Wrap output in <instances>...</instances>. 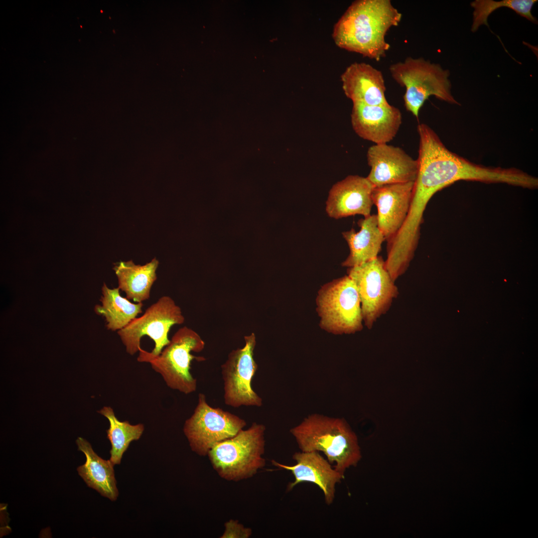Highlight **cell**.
Masks as SVG:
<instances>
[{
	"label": "cell",
	"instance_id": "obj_1",
	"mask_svg": "<svg viewBox=\"0 0 538 538\" xmlns=\"http://www.w3.org/2000/svg\"><path fill=\"white\" fill-rule=\"evenodd\" d=\"M419 135L418 171L405 224L418 229L430 198L437 191L463 180L505 183L528 188L532 177L515 168L486 167L474 163L450 151L435 132L425 124L417 126Z\"/></svg>",
	"mask_w": 538,
	"mask_h": 538
},
{
	"label": "cell",
	"instance_id": "obj_2",
	"mask_svg": "<svg viewBox=\"0 0 538 538\" xmlns=\"http://www.w3.org/2000/svg\"><path fill=\"white\" fill-rule=\"evenodd\" d=\"M402 17L390 0H356L335 24L332 37L340 48L379 61L390 48L388 31Z\"/></svg>",
	"mask_w": 538,
	"mask_h": 538
},
{
	"label": "cell",
	"instance_id": "obj_3",
	"mask_svg": "<svg viewBox=\"0 0 538 538\" xmlns=\"http://www.w3.org/2000/svg\"><path fill=\"white\" fill-rule=\"evenodd\" d=\"M290 432L300 451L323 452L343 475L361 459L357 436L344 418L311 414L292 427Z\"/></svg>",
	"mask_w": 538,
	"mask_h": 538
},
{
	"label": "cell",
	"instance_id": "obj_4",
	"mask_svg": "<svg viewBox=\"0 0 538 538\" xmlns=\"http://www.w3.org/2000/svg\"><path fill=\"white\" fill-rule=\"evenodd\" d=\"M180 307L170 296L164 295L149 306L143 315L118 331L126 352L137 361L158 356L170 342L168 332L174 325L183 323Z\"/></svg>",
	"mask_w": 538,
	"mask_h": 538
},
{
	"label": "cell",
	"instance_id": "obj_5",
	"mask_svg": "<svg viewBox=\"0 0 538 538\" xmlns=\"http://www.w3.org/2000/svg\"><path fill=\"white\" fill-rule=\"evenodd\" d=\"M265 430L264 424L254 422L247 429L212 448L208 455L220 477L240 481L253 476L265 466Z\"/></svg>",
	"mask_w": 538,
	"mask_h": 538
},
{
	"label": "cell",
	"instance_id": "obj_6",
	"mask_svg": "<svg viewBox=\"0 0 538 538\" xmlns=\"http://www.w3.org/2000/svg\"><path fill=\"white\" fill-rule=\"evenodd\" d=\"M389 69L393 78L405 87L403 97L405 107L417 119L421 108L430 96L460 105L451 93L449 70L439 64L422 58L407 57L404 62L392 64Z\"/></svg>",
	"mask_w": 538,
	"mask_h": 538
},
{
	"label": "cell",
	"instance_id": "obj_7",
	"mask_svg": "<svg viewBox=\"0 0 538 538\" xmlns=\"http://www.w3.org/2000/svg\"><path fill=\"white\" fill-rule=\"evenodd\" d=\"M204 346V341L196 332L184 326L175 332L159 355L139 362L149 363L169 388L187 395L197 389V380L190 372L191 362L205 360L191 353L200 352Z\"/></svg>",
	"mask_w": 538,
	"mask_h": 538
},
{
	"label": "cell",
	"instance_id": "obj_8",
	"mask_svg": "<svg viewBox=\"0 0 538 538\" xmlns=\"http://www.w3.org/2000/svg\"><path fill=\"white\" fill-rule=\"evenodd\" d=\"M316 310L320 327L335 335L354 334L363 328L360 299L348 275L324 284L318 291Z\"/></svg>",
	"mask_w": 538,
	"mask_h": 538
},
{
	"label": "cell",
	"instance_id": "obj_9",
	"mask_svg": "<svg viewBox=\"0 0 538 538\" xmlns=\"http://www.w3.org/2000/svg\"><path fill=\"white\" fill-rule=\"evenodd\" d=\"M347 273L356 286L363 321L370 329L377 319L388 311L399 294L398 288L381 256L348 268Z\"/></svg>",
	"mask_w": 538,
	"mask_h": 538
},
{
	"label": "cell",
	"instance_id": "obj_10",
	"mask_svg": "<svg viewBox=\"0 0 538 538\" xmlns=\"http://www.w3.org/2000/svg\"><path fill=\"white\" fill-rule=\"evenodd\" d=\"M246 425L245 420L239 416L209 405L205 396L200 393L193 414L184 423L183 432L192 450L205 456L216 444L234 437Z\"/></svg>",
	"mask_w": 538,
	"mask_h": 538
},
{
	"label": "cell",
	"instance_id": "obj_11",
	"mask_svg": "<svg viewBox=\"0 0 538 538\" xmlns=\"http://www.w3.org/2000/svg\"><path fill=\"white\" fill-rule=\"evenodd\" d=\"M245 345L232 350L221 366L224 399L226 405L261 406L262 399L254 391L252 381L258 369L254 358L256 337L254 333L244 337Z\"/></svg>",
	"mask_w": 538,
	"mask_h": 538
},
{
	"label": "cell",
	"instance_id": "obj_12",
	"mask_svg": "<svg viewBox=\"0 0 538 538\" xmlns=\"http://www.w3.org/2000/svg\"><path fill=\"white\" fill-rule=\"evenodd\" d=\"M371 167L367 178L373 186L414 182L418 163L402 148L387 143L376 144L367 153Z\"/></svg>",
	"mask_w": 538,
	"mask_h": 538
},
{
	"label": "cell",
	"instance_id": "obj_13",
	"mask_svg": "<svg viewBox=\"0 0 538 538\" xmlns=\"http://www.w3.org/2000/svg\"><path fill=\"white\" fill-rule=\"evenodd\" d=\"M292 459L296 462L292 466L271 461L273 465L290 471L293 475L294 481L288 484L287 491L302 482L312 483L322 491L326 505H331L335 497L336 485L340 482L344 475L333 467L319 452H296Z\"/></svg>",
	"mask_w": 538,
	"mask_h": 538
},
{
	"label": "cell",
	"instance_id": "obj_14",
	"mask_svg": "<svg viewBox=\"0 0 538 538\" xmlns=\"http://www.w3.org/2000/svg\"><path fill=\"white\" fill-rule=\"evenodd\" d=\"M351 121L354 132L360 137L376 144H383L396 136L402 116L400 110L390 104L371 106L354 103Z\"/></svg>",
	"mask_w": 538,
	"mask_h": 538
},
{
	"label": "cell",
	"instance_id": "obj_15",
	"mask_svg": "<svg viewBox=\"0 0 538 538\" xmlns=\"http://www.w3.org/2000/svg\"><path fill=\"white\" fill-rule=\"evenodd\" d=\"M373 185L367 177L350 175L334 184L326 202V212L338 219L355 215L364 217L371 215L374 205L372 198Z\"/></svg>",
	"mask_w": 538,
	"mask_h": 538
},
{
	"label": "cell",
	"instance_id": "obj_16",
	"mask_svg": "<svg viewBox=\"0 0 538 538\" xmlns=\"http://www.w3.org/2000/svg\"><path fill=\"white\" fill-rule=\"evenodd\" d=\"M414 182L387 184L373 189L372 198L378 210V227L387 241L399 231L407 217Z\"/></svg>",
	"mask_w": 538,
	"mask_h": 538
},
{
	"label": "cell",
	"instance_id": "obj_17",
	"mask_svg": "<svg viewBox=\"0 0 538 538\" xmlns=\"http://www.w3.org/2000/svg\"><path fill=\"white\" fill-rule=\"evenodd\" d=\"M342 88L354 103L368 105H387L385 80L381 71L365 63L355 62L341 76Z\"/></svg>",
	"mask_w": 538,
	"mask_h": 538
},
{
	"label": "cell",
	"instance_id": "obj_18",
	"mask_svg": "<svg viewBox=\"0 0 538 538\" xmlns=\"http://www.w3.org/2000/svg\"><path fill=\"white\" fill-rule=\"evenodd\" d=\"M360 230L354 229L342 232L350 253L342 263V266L351 268L372 260L378 256L385 238L378 227L377 215H370L359 220Z\"/></svg>",
	"mask_w": 538,
	"mask_h": 538
},
{
	"label": "cell",
	"instance_id": "obj_19",
	"mask_svg": "<svg viewBox=\"0 0 538 538\" xmlns=\"http://www.w3.org/2000/svg\"><path fill=\"white\" fill-rule=\"evenodd\" d=\"M78 450L86 456L85 463L77 468L79 475L87 485L110 500L116 501L119 495L114 469L110 460H106L98 456L90 443L82 437L76 440Z\"/></svg>",
	"mask_w": 538,
	"mask_h": 538
},
{
	"label": "cell",
	"instance_id": "obj_20",
	"mask_svg": "<svg viewBox=\"0 0 538 538\" xmlns=\"http://www.w3.org/2000/svg\"><path fill=\"white\" fill-rule=\"evenodd\" d=\"M158 265L155 258L142 266L135 265L132 260L115 265L113 269L118 278V287L125 293L126 298L136 303L149 298L151 287L157 279Z\"/></svg>",
	"mask_w": 538,
	"mask_h": 538
},
{
	"label": "cell",
	"instance_id": "obj_21",
	"mask_svg": "<svg viewBox=\"0 0 538 538\" xmlns=\"http://www.w3.org/2000/svg\"><path fill=\"white\" fill-rule=\"evenodd\" d=\"M119 288H110L104 283L102 287V304L95 306V312L103 316L106 327L113 331H119L127 326L142 312V302L134 303L122 296Z\"/></svg>",
	"mask_w": 538,
	"mask_h": 538
},
{
	"label": "cell",
	"instance_id": "obj_22",
	"mask_svg": "<svg viewBox=\"0 0 538 538\" xmlns=\"http://www.w3.org/2000/svg\"><path fill=\"white\" fill-rule=\"evenodd\" d=\"M98 412L109 421L110 426L107 433L111 444L110 460L114 465L120 464L131 442L140 438L144 429V425L142 423L134 425L128 421H120L113 408L109 406H104Z\"/></svg>",
	"mask_w": 538,
	"mask_h": 538
},
{
	"label": "cell",
	"instance_id": "obj_23",
	"mask_svg": "<svg viewBox=\"0 0 538 538\" xmlns=\"http://www.w3.org/2000/svg\"><path fill=\"white\" fill-rule=\"evenodd\" d=\"M537 0H475L471 2L474 8L473 23L471 26L472 32L476 31L482 25L489 27L488 18L497 9L506 7L513 10L518 14L525 17L530 21L537 23L536 17L532 13V9Z\"/></svg>",
	"mask_w": 538,
	"mask_h": 538
},
{
	"label": "cell",
	"instance_id": "obj_24",
	"mask_svg": "<svg viewBox=\"0 0 538 538\" xmlns=\"http://www.w3.org/2000/svg\"><path fill=\"white\" fill-rule=\"evenodd\" d=\"M225 531L221 538H249L252 534V530L250 528H245L242 524H239L237 521L233 520L227 522L225 525Z\"/></svg>",
	"mask_w": 538,
	"mask_h": 538
}]
</instances>
